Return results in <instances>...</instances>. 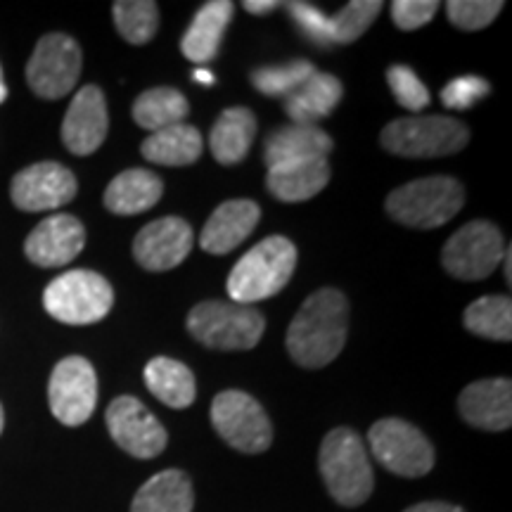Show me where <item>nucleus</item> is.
I'll return each instance as SVG.
<instances>
[{
    "instance_id": "4",
    "label": "nucleus",
    "mask_w": 512,
    "mask_h": 512,
    "mask_svg": "<svg viewBox=\"0 0 512 512\" xmlns=\"http://www.w3.org/2000/svg\"><path fill=\"white\" fill-rule=\"evenodd\" d=\"M465 188L451 176L418 178L389 192L384 209L396 223L418 230L444 226L463 209Z\"/></svg>"
},
{
    "instance_id": "37",
    "label": "nucleus",
    "mask_w": 512,
    "mask_h": 512,
    "mask_svg": "<svg viewBox=\"0 0 512 512\" xmlns=\"http://www.w3.org/2000/svg\"><path fill=\"white\" fill-rule=\"evenodd\" d=\"M489 91V81H484L482 76H458L446 83V88L441 91V102L448 110H470L479 100H484Z\"/></svg>"
},
{
    "instance_id": "33",
    "label": "nucleus",
    "mask_w": 512,
    "mask_h": 512,
    "mask_svg": "<svg viewBox=\"0 0 512 512\" xmlns=\"http://www.w3.org/2000/svg\"><path fill=\"white\" fill-rule=\"evenodd\" d=\"M380 10V0H354V3L344 5L335 17H330L332 46H347L361 38L380 15Z\"/></svg>"
},
{
    "instance_id": "7",
    "label": "nucleus",
    "mask_w": 512,
    "mask_h": 512,
    "mask_svg": "<svg viewBox=\"0 0 512 512\" xmlns=\"http://www.w3.org/2000/svg\"><path fill=\"white\" fill-rule=\"evenodd\" d=\"M112 285L93 271L57 275L43 292V306L55 320L67 325H93L112 311Z\"/></svg>"
},
{
    "instance_id": "14",
    "label": "nucleus",
    "mask_w": 512,
    "mask_h": 512,
    "mask_svg": "<svg viewBox=\"0 0 512 512\" xmlns=\"http://www.w3.org/2000/svg\"><path fill=\"white\" fill-rule=\"evenodd\" d=\"M76 176L57 162H38L12 178L10 197L22 211L60 209L76 197Z\"/></svg>"
},
{
    "instance_id": "6",
    "label": "nucleus",
    "mask_w": 512,
    "mask_h": 512,
    "mask_svg": "<svg viewBox=\"0 0 512 512\" xmlns=\"http://www.w3.org/2000/svg\"><path fill=\"white\" fill-rule=\"evenodd\" d=\"M380 140L384 150L399 157H446L463 150L470 140V131L453 117L415 114V117L394 119L392 124L384 126Z\"/></svg>"
},
{
    "instance_id": "26",
    "label": "nucleus",
    "mask_w": 512,
    "mask_h": 512,
    "mask_svg": "<svg viewBox=\"0 0 512 512\" xmlns=\"http://www.w3.org/2000/svg\"><path fill=\"white\" fill-rule=\"evenodd\" d=\"M195 491L181 470H164L140 486L131 512H192Z\"/></svg>"
},
{
    "instance_id": "15",
    "label": "nucleus",
    "mask_w": 512,
    "mask_h": 512,
    "mask_svg": "<svg viewBox=\"0 0 512 512\" xmlns=\"http://www.w3.org/2000/svg\"><path fill=\"white\" fill-rule=\"evenodd\" d=\"M195 245L190 223L178 216H164L140 230L133 240V256L145 271L162 273L181 266Z\"/></svg>"
},
{
    "instance_id": "28",
    "label": "nucleus",
    "mask_w": 512,
    "mask_h": 512,
    "mask_svg": "<svg viewBox=\"0 0 512 512\" xmlns=\"http://www.w3.org/2000/svg\"><path fill=\"white\" fill-rule=\"evenodd\" d=\"M145 384L155 399L162 401L164 406L176 408V411L192 406L197 396V384L192 370L183 366L181 361L166 356H157L147 363Z\"/></svg>"
},
{
    "instance_id": "18",
    "label": "nucleus",
    "mask_w": 512,
    "mask_h": 512,
    "mask_svg": "<svg viewBox=\"0 0 512 512\" xmlns=\"http://www.w3.org/2000/svg\"><path fill=\"white\" fill-rule=\"evenodd\" d=\"M465 422L486 432H505L512 425V382L508 377L472 382L458 399Z\"/></svg>"
},
{
    "instance_id": "9",
    "label": "nucleus",
    "mask_w": 512,
    "mask_h": 512,
    "mask_svg": "<svg viewBox=\"0 0 512 512\" xmlns=\"http://www.w3.org/2000/svg\"><path fill=\"white\" fill-rule=\"evenodd\" d=\"M503 252V235L494 223L470 221L448 238L441 249V266L453 278L477 283L501 266Z\"/></svg>"
},
{
    "instance_id": "34",
    "label": "nucleus",
    "mask_w": 512,
    "mask_h": 512,
    "mask_svg": "<svg viewBox=\"0 0 512 512\" xmlns=\"http://www.w3.org/2000/svg\"><path fill=\"white\" fill-rule=\"evenodd\" d=\"M387 83L403 110L418 114L430 105V91L420 81V76L411 67H406V64H392L387 69Z\"/></svg>"
},
{
    "instance_id": "36",
    "label": "nucleus",
    "mask_w": 512,
    "mask_h": 512,
    "mask_svg": "<svg viewBox=\"0 0 512 512\" xmlns=\"http://www.w3.org/2000/svg\"><path fill=\"white\" fill-rule=\"evenodd\" d=\"M287 10H290V17L294 19L302 34L309 38V41L318 43L320 48L332 46V31H330V17L323 15L316 5L302 3V0H294V3H287Z\"/></svg>"
},
{
    "instance_id": "21",
    "label": "nucleus",
    "mask_w": 512,
    "mask_h": 512,
    "mask_svg": "<svg viewBox=\"0 0 512 512\" xmlns=\"http://www.w3.org/2000/svg\"><path fill=\"white\" fill-rule=\"evenodd\" d=\"M233 12L235 5L228 0L204 3L181 38V53L195 64H209L219 55L223 34L233 19Z\"/></svg>"
},
{
    "instance_id": "2",
    "label": "nucleus",
    "mask_w": 512,
    "mask_h": 512,
    "mask_svg": "<svg viewBox=\"0 0 512 512\" xmlns=\"http://www.w3.org/2000/svg\"><path fill=\"white\" fill-rule=\"evenodd\" d=\"M297 268V247L283 235H271L249 249L228 275V294L235 304L254 306L290 283Z\"/></svg>"
},
{
    "instance_id": "3",
    "label": "nucleus",
    "mask_w": 512,
    "mask_h": 512,
    "mask_svg": "<svg viewBox=\"0 0 512 512\" xmlns=\"http://www.w3.org/2000/svg\"><path fill=\"white\" fill-rule=\"evenodd\" d=\"M320 475L325 489L344 508H358L373 494V467L363 439L349 427H337L320 444Z\"/></svg>"
},
{
    "instance_id": "1",
    "label": "nucleus",
    "mask_w": 512,
    "mask_h": 512,
    "mask_svg": "<svg viewBox=\"0 0 512 512\" xmlns=\"http://www.w3.org/2000/svg\"><path fill=\"white\" fill-rule=\"evenodd\" d=\"M349 335V302L339 290L313 292L292 318L287 351L306 370L330 366L342 354Z\"/></svg>"
},
{
    "instance_id": "16",
    "label": "nucleus",
    "mask_w": 512,
    "mask_h": 512,
    "mask_svg": "<svg viewBox=\"0 0 512 512\" xmlns=\"http://www.w3.org/2000/svg\"><path fill=\"white\" fill-rule=\"evenodd\" d=\"M110 131V114H107L105 93L98 86H83L74 95L72 105L62 121V143L72 155H93L105 143Z\"/></svg>"
},
{
    "instance_id": "44",
    "label": "nucleus",
    "mask_w": 512,
    "mask_h": 512,
    "mask_svg": "<svg viewBox=\"0 0 512 512\" xmlns=\"http://www.w3.org/2000/svg\"><path fill=\"white\" fill-rule=\"evenodd\" d=\"M3 425H5V415H3V406H0V432H3Z\"/></svg>"
},
{
    "instance_id": "42",
    "label": "nucleus",
    "mask_w": 512,
    "mask_h": 512,
    "mask_svg": "<svg viewBox=\"0 0 512 512\" xmlns=\"http://www.w3.org/2000/svg\"><path fill=\"white\" fill-rule=\"evenodd\" d=\"M503 261H505V280H508V285H510L512 283V249L510 247H505Z\"/></svg>"
},
{
    "instance_id": "8",
    "label": "nucleus",
    "mask_w": 512,
    "mask_h": 512,
    "mask_svg": "<svg viewBox=\"0 0 512 512\" xmlns=\"http://www.w3.org/2000/svg\"><path fill=\"white\" fill-rule=\"evenodd\" d=\"M211 425L230 448L264 453L273 441L271 420L261 403L240 389H226L211 403Z\"/></svg>"
},
{
    "instance_id": "35",
    "label": "nucleus",
    "mask_w": 512,
    "mask_h": 512,
    "mask_svg": "<svg viewBox=\"0 0 512 512\" xmlns=\"http://www.w3.org/2000/svg\"><path fill=\"white\" fill-rule=\"evenodd\" d=\"M501 0H451L446 3V15L453 27L463 31H479L489 27L501 15Z\"/></svg>"
},
{
    "instance_id": "19",
    "label": "nucleus",
    "mask_w": 512,
    "mask_h": 512,
    "mask_svg": "<svg viewBox=\"0 0 512 512\" xmlns=\"http://www.w3.org/2000/svg\"><path fill=\"white\" fill-rule=\"evenodd\" d=\"M261 209L252 200H228L223 202L200 233V247L204 252L223 256L238 249L254 228L259 226Z\"/></svg>"
},
{
    "instance_id": "24",
    "label": "nucleus",
    "mask_w": 512,
    "mask_h": 512,
    "mask_svg": "<svg viewBox=\"0 0 512 512\" xmlns=\"http://www.w3.org/2000/svg\"><path fill=\"white\" fill-rule=\"evenodd\" d=\"M342 81L332 74L316 72L299 91L285 98V112L292 124L316 126V121L330 117L342 100Z\"/></svg>"
},
{
    "instance_id": "43",
    "label": "nucleus",
    "mask_w": 512,
    "mask_h": 512,
    "mask_svg": "<svg viewBox=\"0 0 512 512\" xmlns=\"http://www.w3.org/2000/svg\"><path fill=\"white\" fill-rule=\"evenodd\" d=\"M5 98H8V86L3 81V69H0V105H3Z\"/></svg>"
},
{
    "instance_id": "41",
    "label": "nucleus",
    "mask_w": 512,
    "mask_h": 512,
    "mask_svg": "<svg viewBox=\"0 0 512 512\" xmlns=\"http://www.w3.org/2000/svg\"><path fill=\"white\" fill-rule=\"evenodd\" d=\"M192 79H195L197 83H202V86H214V83H216V76L204 67H197L195 72H192Z\"/></svg>"
},
{
    "instance_id": "20",
    "label": "nucleus",
    "mask_w": 512,
    "mask_h": 512,
    "mask_svg": "<svg viewBox=\"0 0 512 512\" xmlns=\"http://www.w3.org/2000/svg\"><path fill=\"white\" fill-rule=\"evenodd\" d=\"M330 183L328 159H299L271 166L266 176V188L280 202L313 200Z\"/></svg>"
},
{
    "instance_id": "22",
    "label": "nucleus",
    "mask_w": 512,
    "mask_h": 512,
    "mask_svg": "<svg viewBox=\"0 0 512 512\" xmlns=\"http://www.w3.org/2000/svg\"><path fill=\"white\" fill-rule=\"evenodd\" d=\"M332 147V138L320 126L309 124H290L271 133L264 147L266 166L299 162V159H328Z\"/></svg>"
},
{
    "instance_id": "31",
    "label": "nucleus",
    "mask_w": 512,
    "mask_h": 512,
    "mask_svg": "<svg viewBox=\"0 0 512 512\" xmlns=\"http://www.w3.org/2000/svg\"><path fill=\"white\" fill-rule=\"evenodd\" d=\"M112 15L119 36L133 46L152 41L159 29V8L152 0H117Z\"/></svg>"
},
{
    "instance_id": "39",
    "label": "nucleus",
    "mask_w": 512,
    "mask_h": 512,
    "mask_svg": "<svg viewBox=\"0 0 512 512\" xmlns=\"http://www.w3.org/2000/svg\"><path fill=\"white\" fill-rule=\"evenodd\" d=\"M403 512H465V510H460L458 505H453V503L430 501V503L413 505V508H408V510H403Z\"/></svg>"
},
{
    "instance_id": "12",
    "label": "nucleus",
    "mask_w": 512,
    "mask_h": 512,
    "mask_svg": "<svg viewBox=\"0 0 512 512\" xmlns=\"http://www.w3.org/2000/svg\"><path fill=\"white\" fill-rule=\"evenodd\" d=\"M50 411L62 425L79 427L91 418L98 403V375L81 356L60 361L48 382Z\"/></svg>"
},
{
    "instance_id": "40",
    "label": "nucleus",
    "mask_w": 512,
    "mask_h": 512,
    "mask_svg": "<svg viewBox=\"0 0 512 512\" xmlns=\"http://www.w3.org/2000/svg\"><path fill=\"white\" fill-rule=\"evenodd\" d=\"M278 5L280 3H275V0H245L242 8H245L249 15H268V12H273Z\"/></svg>"
},
{
    "instance_id": "11",
    "label": "nucleus",
    "mask_w": 512,
    "mask_h": 512,
    "mask_svg": "<svg viewBox=\"0 0 512 512\" xmlns=\"http://www.w3.org/2000/svg\"><path fill=\"white\" fill-rule=\"evenodd\" d=\"M83 55L79 43L67 34H48L27 64V81L38 98L60 100L74 91L81 76Z\"/></svg>"
},
{
    "instance_id": "5",
    "label": "nucleus",
    "mask_w": 512,
    "mask_h": 512,
    "mask_svg": "<svg viewBox=\"0 0 512 512\" xmlns=\"http://www.w3.org/2000/svg\"><path fill=\"white\" fill-rule=\"evenodd\" d=\"M266 320L254 306L202 302L188 313V332L216 351H249L261 342Z\"/></svg>"
},
{
    "instance_id": "13",
    "label": "nucleus",
    "mask_w": 512,
    "mask_h": 512,
    "mask_svg": "<svg viewBox=\"0 0 512 512\" xmlns=\"http://www.w3.org/2000/svg\"><path fill=\"white\" fill-rule=\"evenodd\" d=\"M107 430H110L114 444L124 448L128 456L150 460L164 453L166 430L155 415L140 403L136 396H119L107 408Z\"/></svg>"
},
{
    "instance_id": "29",
    "label": "nucleus",
    "mask_w": 512,
    "mask_h": 512,
    "mask_svg": "<svg viewBox=\"0 0 512 512\" xmlns=\"http://www.w3.org/2000/svg\"><path fill=\"white\" fill-rule=\"evenodd\" d=\"M188 112V98L169 86L150 88V91L140 93L136 102H133V121L150 133L183 124Z\"/></svg>"
},
{
    "instance_id": "32",
    "label": "nucleus",
    "mask_w": 512,
    "mask_h": 512,
    "mask_svg": "<svg viewBox=\"0 0 512 512\" xmlns=\"http://www.w3.org/2000/svg\"><path fill=\"white\" fill-rule=\"evenodd\" d=\"M313 74H316V67L309 60H294L287 64H275V67L256 69L252 74V83L256 91L268 95V98H290Z\"/></svg>"
},
{
    "instance_id": "38",
    "label": "nucleus",
    "mask_w": 512,
    "mask_h": 512,
    "mask_svg": "<svg viewBox=\"0 0 512 512\" xmlns=\"http://www.w3.org/2000/svg\"><path fill=\"white\" fill-rule=\"evenodd\" d=\"M437 0H394L392 3V19L401 31H415L432 22L437 15Z\"/></svg>"
},
{
    "instance_id": "27",
    "label": "nucleus",
    "mask_w": 512,
    "mask_h": 512,
    "mask_svg": "<svg viewBox=\"0 0 512 512\" xmlns=\"http://www.w3.org/2000/svg\"><path fill=\"white\" fill-rule=\"evenodd\" d=\"M202 147L204 140L195 126L176 124L150 133L140 145V155L162 166H190L200 159Z\"/></svg>"
},
{
    "instance_id": "30",
    "label": "nucleus",
    "mask_w": 512,
    "mask_h": 512,
    "mask_svg": "<svg viewBox=\"0 0 512 512\" xmlns=\"http://www.w3.org/2000/svg\"><path fill=\"white\" fill-rule=\"evenodd\" d=\"M465 328L472 335L494 339V342H510L512 339V302L510 297L494 294L472 302L463 313Z\"/></svg>"
},
{
    "instance_id": "25",
    "label": "nucleus",
    "mask_w": 512,
    "mask_h": 512,
    "mask_svg": "<svg viewBox=\"0 0 512 512\" xmlns=\"http://www.w3.org/2000/svg\"><path fill=\"white\" fill-rule=\"evenodd\" d=\"M256 136V117L247 107H230L211 128L209 147L219 164H240L249 155Z\"/></svg>"
},
{
    "instance_id": "23",
    "label": "nucleus",
    "mask_w": 512,
    "mask_h": 512,
    "mask_svg": "<svg viewBox=\"0 0 512 512\" xmlns=\"http://www.w3.org/2000/svg\"><path fill=\"white\" fill-rule=\"evenodd\" d=\"M164 183L155 171L128 169L114 176L105 190V207L117 216H136L162 200Z\"/></svg>"
},
{
    "instance_id": "17",
    "label": "nucleus",
    "mask_w": 512,
    "mask_h": 512,
    "mask_svg": "<svg viewBox=\"0 0 512 512\" xmlns=\"http://www.w3.org/2000/svg\"><path fill=\"white\" fill-rule=\"evenodd\" d=\"M86 247V228L72 214H55L31 230L24 254L41 268L67 266Z\"/></svg>"
},
{
    "instance_id": "10",
    "label": "nucleus",
    "mask_w": 512,
    "mask_h": 512,
    "mask_svg": "<svg viewBox=\"0 0 512 512\" xmlns=\"http://www.w3.org/2000/svg\"><path fill=\"white\" fill-rule=\"evenodd\" d=\"M368 441L377 463L394 475L415 479L432 472L434 448L411 422L384 418L370 427Z\"/></svg>"
}]
</instances>
